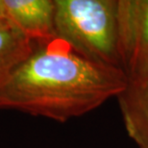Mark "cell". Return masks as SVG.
Listing matches in <instances>:
<instances>
[{"mask_svg": "<svg viewBox=\"0 0 148 148\" xmlns=\"http://www.w3.org/2000/svg\"><path fill=\"white\" fill-rule=\"evenodd\" d=\"M0 23H8L7 21H6L4 16H3L2 7H1V2H0Z\"/></svg>", "mask_w": 148, "mask_h": 148, "instance_id": "cell-7", "label": "cell"}, {"mask_svg": "<svg viewBox=\"0 0 148 148\" xmlns=\"http://www.w3.org/2000/svg\"><path fill=\"white\" fill-rule=\"evenodd\" d=\"M54 2L56 37L95 63L122 69L118 41L117 0Z\"/></svg>", "mask_w": 148, "mask_h": 148, "instance_id": "cell-2", "label": "cell"}, {"mask_svg": "<svg viewBox=\"0 0 148 148\" xmlns=\"http://www.w3.org/2000/svg\"><path fill=\"white\" fill-rule=\"evenodd\" d=\"M127 85L122 69L95 63L56 37L35 42L0 88V109L64 122L118 97Z\"/></svg>", "mask_w": 148, "mask_h": 148, "instance_id": "cell-1", "label": "cell"}, {"mask_svg": "<svg viewBox=\"0 0 148 148\" xmlns=\"http://www.w3.org/2000/svg\"><path fill=\"white\" fill-rule=\"evenodd\" d=\"M35 42L9 23H0V88L33 52Z\"/></svg>", "mask_w": 148, "mask_h": 148, "instance_id": "cell-6", "label": "cell"}, {"mask_svg": "<svg viewBox=\"0 0 148 148\" xmlns=\"http://www.w3.org/2000/svg\"><path fill=\"white\" fill-rule=\"evenodd\" d=\"M118 41L128 81L148 73V0H117Z\"/></svg>", "mask_w": 148, "mask_h": 148, "instance_id": "cell-3", "label": "cell"}, {"mask_svg": "<svg viewBox=\"0 0 148 148\" xmlns=\"http://www.w3.org/2000/svg\"><path fill=\"white\" fill-rule=\"evenodd\" d=\"M6 21L33 42L56 38L53 0H0Z\"/></svg>", "mask_w": 148, "mask_h": 148, "instance_id": "cell-4", "label": "cell"}, {"mask_svg": "<svg viewBox=\"0 0 148 148\" xmlns=\"http://www.w3.org/2000/svg\"><path fill=\"white\" fill-rule=\"evenodd\" d=\"M118 99L129 136L140 148H148V73L128 81Z\"/></svg>", "mask_w": 148, "mask_h": 148, "instance_id": "cell-5", "label": "cell"}]
</instances>
